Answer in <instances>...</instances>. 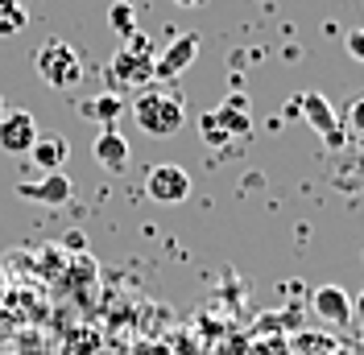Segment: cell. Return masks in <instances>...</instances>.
<instances>
[{
	"label": "cell",
	"instance_id": "cell-13",
	"mask_svg": "<svg viewBox=\"0 0 364 355\" xmlns=\"http://www.w3.org/2000/svg\"><path fill=\"white\" fill-rule=\"evenodd\" d=\"M83 116L95 120V124H104V129H112L116 120H120V95H116V91H100L95 99L83 104Z\"/></svg>",
	"mask_w": 364,
	"mask_h": 355
},
{
	"label": "cell",
	"instance_id": "cell-6",
	"mask_svg": "<svg viewBox=\"0 0 364 355\" xmlns=\"http://www.w3.org/2000/svg\"><path fill=\"white\" fill-rule=\"evenodd\" d=\"M38 116L29 108H17V111H4L0 116V153L9 157H25L38 141Z\"/></svg>",
	"mask_w": 364,
	"mask_h": 355
},
{
	"label": "cell",
	"instance_id": "cell-5",
	"mask_svg": "<svg viewBox=\"0 0 364 355\" xmlns=\"http://www.w3.org/2000/svg\"><path fill=\"white\" fill-rule=\"evenodd\" d=\"M191 190H195L191 174H186L182 165H174V161H161V165H154V170L145 174V195H149L154 202H161V207H178V202H186Z\"/></svg>",
	"mask_w": 364,
	"mask_h": 355
},
{
	"label": "cell",
	"instance_id": "cell-14",
	"mask_svg": "<svg viewBox=\"0 0 364 355\" xmlns=\"http://www.w3.org/2000/svg\"><path fill=\"white\" fill-rule=\"evenodd\" d=\"M108 25H112V33H120V42L133 38L136 33V4L133 0H116L112 9H108Z\"/></svg>",
	"mask_w": 364,
	"mask_h": 355
},
{
	"label": "cell",
	"instance_id": "cell-22",
	"mask_svg": "<svg viewBox=\"0 0 364 355\" xmlns=\"http://www.w3.org/2000/svg\"><path fill=\"white\" fill-rule=\"evenodd\" d=\"M4 111H9V108H4V95H0V116H4Z\"/></svg>",
	"mask_w": 364,
	"mask_h": 355
},
{
	"label": "cell",
	"instance_id": "cell-21",
	"mask_svg": "<svg viewBox=\"0 0 364 355\" xmlns=\"http://www.w3.org/2000/svg\"><path fill=\"white\" fill-rule=\"evenodd\" d=\"M352 310H356V318L364 322V289H360V297H356V306H352Z\"/></svg>",
	"mask_w": 364,
	"mask_h": 355
},
{
	"label": "cell",
	"instance_id": "cell-17",
	"mask_svg": "<svg viewBox=\"0 0 364 355\" xmlns=\"http://www.w3.org/2000/svg\"><path fill=\"white\" fill-rule=\"evenodd\" d=\"M343 129H348V133H356V136H364V95H356V99L348 104V116H343Z\"/></svg>",
	"mask_w": 364,
	"mask_h": 355
},
{
	"label": "cell",
	"instance_id": "cell-16",
	"mask_svg": "<svg viewBox=\"0 0 364 355\" xmlns=\"http://www.w3.org/2000/svg\"><path fill=\"white\" fill-rule=\"evenodd\" d=\"M294 347L286 343V334H273V339H257L252 343V355H290Z\"/></svg>",
	"mask_w": 364,
	"mask_h": 355
},
{
	"label": "cell",
	"instance_id": "cell-4",
	"mask_svg": "<svg viewBox=\"0 0 364 355\" xmlns=\"http://www.w3.org/2000/svg\"><path fill=\"white\" fill-rule=\"evenodd\" d=\"M199 136L207 145H215V149H236L240 141L252 136V120H249V111H236V108L220 104V108L199 116Z\"/></svg>",
	"mask_w": 364,
	"mask_h": 355
},
{
	"label": "cell",
	"instance_id": "cell-3",
	"mask_svg": "<svg viewBox=\"0 0 364 355\" xmlns=\"http://www.w3.org/2000/svg\"><path fill=\"white\" fill-rule=\"evenodd\" d=\"M33 70L46 87L54 91H70L83 83V54L67 42V38H46L33 54Z\"/></svg>",
	"mask_w": 364,
	"mask_h": 355
},
{
	"label": "cell",
	"instance_id": "cell-15",
	"mask_svg": "<svg viewBox=\"0 0 364 355\" xmlns=\"http://www.w3.org/2000/svg\"><path fill=\"white\" fill-rule=\"evenodd\" d=\"M25 25H29V17H25L21 0H0V38H17Z\"/></svg>",
	"mask_w": 364,
	"mask_h": 355
},
{
	"label": "cell",
	"instance_id": "cell-10",
	"mask_svg": "<svg viewBox=\"0 0 364 355\" xmlns=\"http://www.w3.org/2000/svg\"><path fill=\"white\" fill-rule=\"evenodd\" d=\"M91 153H95V161H100L108 174H124V170H129V161H133V149H129V141L116 133V129H104V133L95 136Z\"/></svg>",
	"mask_w": 364,
	"mask_h": 355
},
{
	"label": "cell",
	"instance_id": "cell-20",
	"mask_svg": "<svg viewBox=\"0 0 364 355\" xmlns=\"http://www.w3.org/2000/svg\"><path fill=\"white\" fill-rule=\"evenodd\" d=\"M174 4H178V9H203L207 0H174Z\"/></svg>",
	"mask_w": 364,
	"mask_h": 355
},
{
	"label": "cell",
	"instance_id": "cell-2",
	"mask_svg": "<svg viewBox=\"0 0 364 355\" xmlns=\"http://www.w3.org/2000/svg\"><path fill=\"white\" fill-rule=\"evenodd\" d=\"M154 42L136 29L133 38H124L120 50H116V58L108 62V91H120L124 87H145V83H154Z\"/></svg>",
	"mask_w": 364,
	"mask_h": 355
},
{
	"label": "cell",
	"instance_id": "cell-1",
	"mask_svg": "<svg viewBox=\"0 0 364 355\" xmlns=\"http://www.w3.org/2000/svg\"><path fill=\"white\" fill-rule=\"evenodd\" d=\"M133 120L145 136H174L186 129V108L170 87H145L133 99Z\"/></svg>",
	"mask_w": 364,
	"mask_h": 355
},
{
	"label": "cell",
	"instance_id": "cell-19",
	"mask_svg": "<svg viewBox=\"0 0 364 355\" xmlns=\"http://www.w3.org/2000/svg\"><path fill=\"white\" fill-rule=\"evenodd\" d=\"M63 244H67L70 252H83V248H87V236H83V231H67V240H63Z\"/></svg>",
	"mask_w": 364,
	"mask_h": 355
},
{
	"label": "cell",
	"instance_id": "cell-8",
	"mask_svg": "<svg viewBox=\"0 0 364 355\" xmlns=\"http://www.w3.org/2000/svg\"><path fill=\"white\" fill-rule=\"evenodd\" d=\"M298 108H302V120H306V124H311L323 141H327V149H340L343 136H348V129L336 120V111H331V104H327V95L306 91V95L298 99Z\"/></svg>",
	"mask_w": 364,
	"mask_h": 355
},
{
	"label": "cell",
	"instance_id": "cell-18",
	"mask_svg": "<svg viewBox=\"0 0 364 355\" xmlns=\"http://www.w3.org/2000/svg\"><path fill=\"white\" fill-rule=\"evenodd\" d=\"M343 50H348V58H352V62H360V67H364V29H352V33L343 38Z\"/></svg>",
	"mask_w": 364,
	"mask_h": 355
},
{
	"label": "cell",
	"instance_id": "cell-7",
	"mask_svg": "<svg viewBox=\"0 0 364 355\" xmlns=\"http://www.w3.org/2000/svg\"><path fill=\"white\" fill-rule=\"evenodd\" d=\"M199 45H203L199 42V33H178V38L154 58V83H174L182 70L199 58Z\"/></svg>",
	"mask_w": 364,
	"mask_h": 355
},
{
	"label": "cell",
	"instance_id": "cell-9",
	"mask_svg": "<svg viewBox=\"0 0 364 355\" xmlns=\"http://www.w3.org/2000/svg\"><path fill=\"white\" fill-rule=\"evenodd\" d=\"M311 310L318 314V322L327 327H348L352 322V297L343 285H318L311 293Z\"/></svg>",
	"mask_w": 364,
	"mask_h": 355
},
{
	"label": "cell",
	"instance_id": "cell-12",
	"mask_svg": "<svg viewBox=\"0 0 364 355\" xmlns=\"http://www.w3.org/2000/svg\"><path fill=\"white\" fill-rule=\"evenodd\" d=\"M25 157H29L42 174H58V170L67 165V157H70V141H67V136H58V133L38 136V141H33V149H29Z\"/></svg>",
	"mask_w": 364,
	"mask_h": 355
},
{
	"label": "cell",
	"instance_id": "cell-11",
	"mask_svg": "<svg viewBox=\"0 0 364 355\" xmlns=\"http://www.w3.org/2000/svg\"><path fill=\"white\" fill-rule=\"evenodd\" d=\"M17 195L29 202H46V207H63L70 199V178L58 170V174H46L42 182H21Z\"/></svg>",
	"mask_w": 364,
	"mask_h": 355
}]
</instances>
